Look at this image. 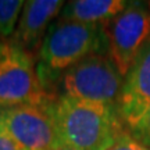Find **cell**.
<instances>
[{
	"label": "cell",
	"mask_w": 150,
	"mask_h": 150,
	"mask_svg": "<svg viewBox=\"0 0 150 150\" xmlns=\"http://www.w3.org/2000/svg\"><path fill=\"white\" fill-rule=\"evenodd\" d=\"M50 107L61 143L75 150H108L129 134L107 104L57 96Z\"/></svg>",
	"instance_id": "6da1fadb"
},
{
	"label": "cell",
	"mask_w": 150,
	"mask_h": 150,
	"mask_svg": "<svg viewBox=\"0 0 150 150\" xmlns=\"http://www.w3.org/2000/svg\"><path fill=\"white\" fill-rule=\"evenodd\" d=\"M53 97L38 74L36 56L8 40L0 42V110L25 104H47Z\"/></svg>",
	"instance_id": "3957f363"
},
{
	"label": "cell",
	"mask_w": 150,
	"mask_h": 150,
	"mask_svg": "<svg viewBox=\"0 0 150 150\" xmlns=\"http://www.w3.org/2000/svg\"><path fill=\"white\" fill-rule=\"evenodd\" d=\"M96 53H107L103 25L57 18L49 28L36 56L38 74L45 91L56 99L52 89L61 74Z\"/></svg>",
	"instance_id": "7a4b0ae2"
},
{
	"label": "cell",
	"mask_w": 150,
	"mask_h": 150,
	"mask_svg": "<svg viewBox=\"0 0 150 150\" xmlns=\"http://www.w3.org/2000/svg\"><path fill=\"white\" fill-rule=\"evenodd\" d=\"M149 4H150V3H149Z\"/></svg>",
	"instance_id": "9a60e30c"
},
{
	"label": "cell",
	"mask_w": 150,
	"mask_h": 150,
	"mask_svg": "<svg viewBox=\"0 0 150 150\" xmlns=\"http://www.w3.org/2000/svg\"><path fill=\"white\" fill-rule=\"evenodd\" d=\"M128 3L125 0H72L64 4L59 18L103 25L125 10Z\"/></svg>",
	"instance_id": "9c48e42d"
},
{
	"label": "cell",
	"mask_w": 150,
	"mask_h": 150,
	"mask_svg": "<svg viewBox=\"0 0 150 150\" xmlns=\"http://www.w3.org/2000/svg\"><path fill=\"white\" fill-rule=\"evenodd\" d=\"M65 1L61 0H28L24 3L16 32L11 40L33 56H38L43 39Z\"/></svg>",
	"instance_id": "ba28073f"
},
{
	"label": "cell",
	"mask_w": 150,
	"mask_h": 150,
	"mask_svg": "<svg viewBox=\"0 0 150 150\" xmlns=\"http://www.w3.org/2000/svg\"><path fill=\"white\" fill-rule=\"evenodd\" d=\"M53 150H75V149H72V147H68V146H60V147H56V149H53Z\"/></svg>",
	"instance_id": "5bb4252c"
},
{
	"label": "cell",
	"mask_w": 150,
	"mask_h": 150,
	"mask_svg": "<svg viewBox=\"0 0 150 150\" xmlns=\"http://www.w3.org/2000/svg\"><path fill=\"white\" fill-rule=\"evenodd\" d=\"M124 76L107 53H96L63 72L54 88L57 96L107 104L117 108Z\"/></svg>",
	"instance_id": "277c9868"
},
{
	"label": "cell",
	"mask_w": 150,
	"mask_h": 150,
	"mask_svg": "<svg viewBox=\"0 0 150 150\" xmlns=\"http://www.w3.org/2000/svg\"><path fill=\"white\" fill-rule=\"evenodd\" d=\"M129 135L136 142L150 147V107L140 118L139 122L136 124V127L132 131H129Z\"/></svg>",
	"instance_id": "8fae6325"
},
{
	"label": "cell",
	"mask_w": 150,
	"mask_h": 150,
	"mask_svg": "<svg viewBox=\"0 0 150 150\" xmlns=\"http://www.w3.org/2000/svg\"><path fill=\"white\" fill-rule=\"evenodd\" d=\"M24 3L22 0H0V42L13 38Z\"/></svg>",
	"instance_id": "30bf717a"
},
{
	"label": "cell",
	"mask_w": 150,
	"mask_h": 150,
	"mask_svg": "<svg viewBox=\"0 0 150 150\" xmlns=\"http://www.w3.org/2000/svg\"><path fill=\"white\" fill-rule=\"evenodd\" d=\"M107 39V54L125 76L140 49L150 38V6L140 1H129L108 22L103 24Z\"/></svg>",
	"instance_id": "5b68a950"
},
{
	"label": "cell",
	"mask_w": 150,
	"mask_h": 150,
	"mask_svg": "<svg viewBox=\"0 0 150 150\" xmlns=\"http://www.w3.org/2000/svg\"><path fill=\"white\" fill-rule=\"evenodd\" d=\"M0 150H21L1 127H0Z\"/></svg>",
	"instance_id": "4fadbf2b"
},
{
	"label": "cell",
	"mask_w": 150,
	"mask_h": 150,
	"mask_svg": "<svg viewBox=\"0 0 150 150\" xmlns=\"http://www.w3.org/2000/svg\"><path fill=\"white\" fill-rule=\"evenodd\" d=\"M108 150H150V147L142 145L139 142H136V140L128 134V135H125L122 139L118 140L117 143L112 146V147H110Z\"/></svg>",
	"instance_id": "7c38bea8"
},
{
	"label": "cell",
	"mask_w": 150,
	"mask_h": 150,
	"mask_svg": "<svg viewBox=\"0 0 150 150\" xmlns=\"http://www.w3.org/2000/svg\"><path fill=\"white\" fill-rule=\"evenodd\" d=\"M150 107V38L124 76L117 102L118 115L127 131H132Z\"/></svg>",
	"instance_id": "52a82bcc"
},
{
	"label": "cell",
	"mask_w": 150,
	"mask_h": 150,
	"mask_svg": "<svg viewBox=\"0 0 150 150\" xmlns=\"http://www.w3.org/2000/svg\"><path fill=\"white\" fill-rule=\"evenodd\" d=\"M52 102L3 108L0 110V127L21 150H53L60 147L63 143L52 114Z\"/></svg>",
	"instance_id": "8992f818"
}]
</instances>
